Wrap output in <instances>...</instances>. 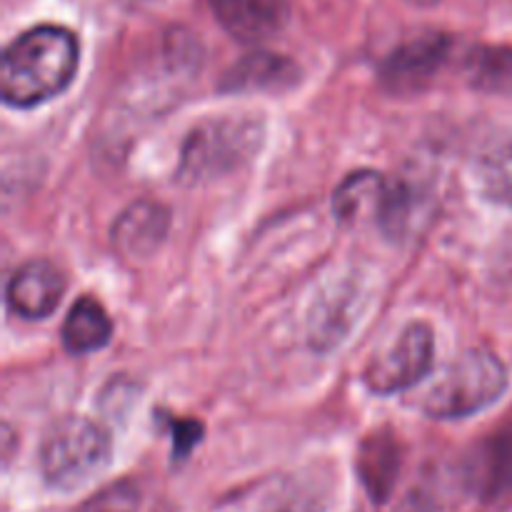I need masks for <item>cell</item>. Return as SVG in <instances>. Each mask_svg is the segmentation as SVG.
<instances>
[{"label":"cell","mask_w":512,"mask_h":512,"mask_svg":"<svg viewBox=\"0 0 512 512\" xmlns=\"http://www.w3.org/2000/svg\"><path fill=\"white\" fill-rule=\"evenodd\" d=\"M80 48L70 30L38 25L5 48L0 63L3 100L15 108H33L63 93L75 78Z\"/></svg>","instance_id":"1"},{"label":"cell","mask_w":512,"mask_h":512,"mask_svg":"<svg viewBox=\"0 0 512 512\" xmlns=\"http://www.w3.org/2000/svg\"><path fill=\"white\" fill-rule=\"evenodd\" d=\"M263 140V128L253 118H215L198 125L180 150V180L205 183L223 178L253 158Z\"/></svg>","instance_id":"2"},{"label":"cell","mask_w":512,"mask_h":512,"mask_svg":"<svg viewBox=\"0 0 512 512\" xmlns=\"http://www.w3.org/2000/svg\"><path fill=\"white\" fill-rule=\"evenodd\" d=\"M110 463V438L98 423L78 415L58 420L40 445V470L53 488L75 490Z\"/></svg>","instance_id":"3"},{"label":"cell","mask_w":512,"mask_h":512,"mask_svg":"<svg viewBox=\"0 0 512 512\" xmlns=\"http://www.w3.org/2000/svg\"><path fill=\"white\" fill-rule=\"evenodd\" d=\"M508 388V370L488 350H468L425 393L423 410L433 418H468L493 405Z\"/></svg>","instance_id":"4"},{"label":"cell","mask_w":512,"mask_h":512,"mask_svg":"<svg viewBox=\"0 0 512 512\" xmlns=\"http://www.w3.org/2000/svg\"><path fill=\"white\" fill-rule=\"evenodd\" d=\"M373 208L375 220L385 233H400L408 220L410 193L405 185H388L383 175L373 170L353 173L338 190L333 198L335 218L340 223H355Z\"/></svg>","instance_id":"5"},{"label":"cell","mask_w":512,"mask_h":512,"mask_svg":"<svg viewBox=\"0 0 512 512\" xmlns=\"http://www.w3.org/2000/svg\"><path fill=\"white\" fill-rule=\"evenodd\" d=\"M433 345V330L428 325H408L398 343L370 363L365 370V383L380 395L413 388L433 368Z\"/></svg>","instance_id":"6"},{"label":"cell","mask_w":512,"mask_h":512,"mask_svg":"<svg viewBox=\"0 0 512 512\" xmlns=\"http://www.w3.org/2000/svg\"><path fill=\"white\" fill-rule=\"evenodd\" d=\"M450 50V38L443 33H425L400 45L380 68V78L395 93L418 90L438 73Z\"/></svg>","instance_id":"7"},{"label":"cell","mask_w":512,"mask_h":512,"mask_svg":"<svg viewBox=\"0 0 512 512\" xmlns=\"http://www.w3.org/2000/svg\"><path fill=\"white\" fill-rule=\"evenodd\" d=\"M8 305L25 320H43L60 305L65 280L60 270L48 260H33L20 265L8 283Z\"/></svg>","instance_id":"8"},{"label":"cell","mask_w":512,"mask_h":512,"mask_svg":"<svg viewBox=\"0 0 512 512\" xmlns=\"http://www.w3.org/2000/svg\"><path fill=\"white\" fill-rule=\"evenodd\" d=\"M225 33L243 43L273 38L288 20L285 0H205Z\"/></svg>","instance_id":"9"},{"label":"cell","mask_w":512,"mask_h":512,"mask_svg":"<svg viewBox=\"0 0 512 512\" xmlns=\"http://www.w3.org/2000/svg\"><path fill=\"white\" fill-rule=\"evenodd\" d=\"M170 213L153 200H138L118 215L113 225V243L130 260L150 258L168 233Z\"/></svg>","instance_id":"10"},{"label":"cell","mask_w":512,"mask_h":512,"mask_svg":"<svg viewBox=\"0 0 512 512\" xmlns=\"http://www.w3.org/2000/svg\"><path fill=\"white\" fill-rule=\"evenodd\" d=\"M298 80V65L275 53H250L225 73L223 90L253 93V90H285Z\"/></svg>","instance_id":"11"},{"label":"cell","mask_w":512,"mask_h":512,"mask_svg":"<svg viewBox=\"0 0 512 512\" xmlns=\"http://www.w3.org/2000/svg\"><path fill=\"white\" fill-rule=\"evenodd\" d=\"M358 470L365 488H368L370 498H373L375 503L388 500V495L393 493L395 478H398L400 470V448L393 440V435H370L363 443V448H360Z\"/></svg>","instance_id":"12"},{"label":"cell","mask_w":512,"mask_h":512,"mask_svg":"<svg viewBox=\"0 0 512 512\" xmlns=\"http://www.w3.org/2000/svg\"><path fill=\"white\" fill-rule=\"evenodd\" d=\"M113 325L103 305L93 298H80L70 308L63 323L65 350L73 355H85L108 345Z\"/></svg>","instance_id":"13"},{"label":"cell","mask_w":512,"mask_h":512,"mask_svg":"<svg viewBox=\"0 0 512 512\" xmlns=\"http://www.w3.org/2000/svg\"><path fill=\"white\" fill-rule=\"evenodd\" d=\"M470 83L485 93H512V48H478L468 58Z\"/></svg>","instance_id":"14"},{"label":"cell","mask_w":512,"mask_h":512,"mask_svg":"<svg viewBox=\"0 0 512 512\" xmlns=\"http://www.w3.org/2000/svg\"><path fill=\"white\" fill-rule=\"evenodd\" d=\"M480 188L485 198L512 205V138L480 160Z\"/></svg>","instance_id":"15"},{"label":"cell","mask_w":512,"mask_h":512,"mask_svg":"<svg viewBox=\"0 0 512 512\" xmlns=\"http://www.w3.org/2000/svg\"><path fill=\"white\" fill-rule=\"evenodd\" d=\"M170 430H173L175 458H185L190 453V448L200 443V435H203V425L195 423V420H180V423L173 420Z\"/></svg>","instance_id":"16"},{"label":"cell","mask_w":512,"mask_h":512,"mask_svg":"<svg viewBox=\"0 0 512 512\" xmlns=\"http://www.w3.org/2000/svg\"><path fill=\"white\" fill-rule=\"evenodd\" d=\"M135 510V495H128L125 490H113V493L103 495L90 505L88 512H133Z\"/></svg>","instance_id":"17"},{"label":"cell","mask_w":512,"mask_h":512,"mask_svg":"<svg viewBox=\"0 0 512 512\" xmlns=\"http://www.w3.org/2000/svg\"><path fill=\"white\" fill-rule=\"evenodd\" d=\"M408 3L423 5V8H425V5H435V3H438V0H408Z\"/></svg>","instance_id":"18"}]
</instances>
